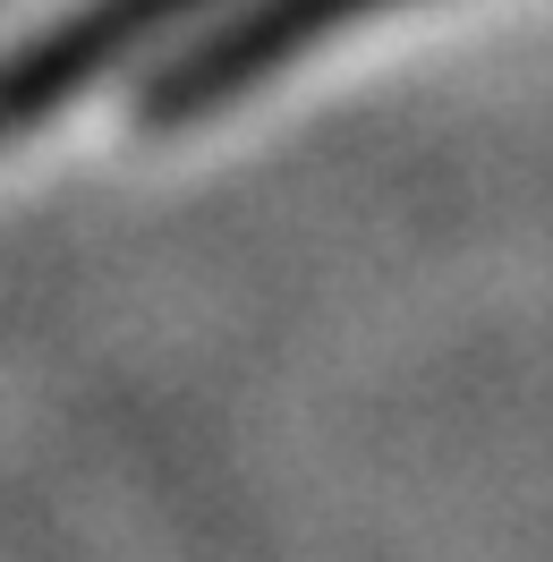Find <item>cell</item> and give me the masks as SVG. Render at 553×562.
Wrapping results in <instances>:
<instances>
[{
  "label": "cell",
  "instance_id": "6da1fadb",
  "mask_svg": "<svg viewBox=\"0 0 553 562\" xmlns=\"http://www.w3.org/2000/svg\"><path fill=\"white\" fill-rule=\"evenodd\" d=\"M392 9H409V0H256L188 52V69H171V86L154 94V120H196V111L239 103L256 86H273L290 60H307L315 43L349 35L366 18H392Z\"/></svg>",
  "mask_w": 553,
  "mask_h": 562
},
{
  "label": "cell",
  "instance_id": "7a4b0ae2",
  "mask_svg": "<svg viewBox=\"0 0 553 562\" xmlns=\"http://www.w3.org/2000/svg\"><path fill=\"white\" fill-rule=\"evenodd\" d=\"M179 9H196V0H94V9H77L60 35H35L26 52H9V69H0V145L26 137V120L60 111L94 77H111L137 43L179 26Z\"/></svg>",
  "mask_w": 553,
  "mask_h": 562
}]
</instances>
